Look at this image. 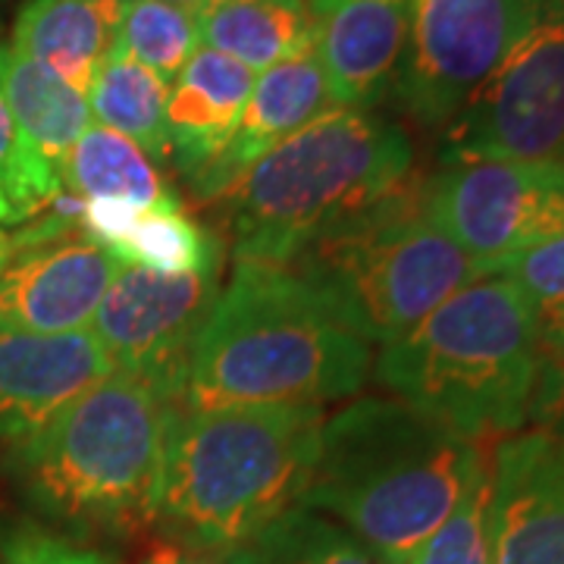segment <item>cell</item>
Segmentation results:
<instances>
[{
  "instance_id": "cell-1",
  "label": "cell",
  "mask_w": 564,
  "mask_h": 564,
  "mask_svg": "<svg viewBox=\"0 0 564 564\" xmlns=\"http://www.w3.org/2000/svg\"><path fill=\"white\" fill-rule=\"evenodd\" d=\"M370 373V343L289 267L236 263L204 323L185 411L245 404H317L355 395Z\"/></svg>"
},
{
  "instance_id": "cell-2",
  "label": "cell",
  "mask_w": 564,
  "mask_h": 564,
  "mask_svg": "<svg viewBox=\"0 0 564 564\" xmlns=\"http://www.w3.org/2000/svg\"><path fill=\"white\" fill-rule=\"evenodd\" d=\"M484 467L480 445L411 404L361 399L323 421L299 508L336 521L389 564H404Z\"/></svg>"
},
{
  "instance_id": "cell-3",
  "label": "cell",
  "mask_w": 564,
  "mask_h": 564,
  "mask_svg": "<svg viewBox=\"0 0 564 564\" xmlns=\"http://www.w3.org/2000/svg\"><path fill=\"white\" fill-rule=\"evenodd\" d=\"M317 404L180 411L166 436L158 521L223 558L302 499L321 448Z\"/></svg>"
},
{
  "instance_id": "cell-4",
  "label": "cell",
  "mask_w": 564,
  "mask_h": 564,
  "mask_svg": "<svg viewBox=\"0 0 564 564\" xmlns=\"http://www.w3.org/2000/svg\"><path fill=\"white\" fill-rule=\"evenodd\" d=\"M414 148L373 110L336 107L254 161L220 198L236 263L289 267L411 182Z\"/></svg>"
},
{
  "instance_id": "cell-5",
  "label": "cell",
  "mask_w": 564,
  "mask_h": 564,
  "mask_svg": "<svg viewBox=\"0 0 564 564\" xmlns=\"http://www.w3.org/2000/svg\"><path fill=\"white\" fill-rule=\"evenodd\" d=\"M180 408L107 377L35 436L7 448L3 470L47 521L76 533H135L158 521L163 452Z\"/></svg>"
},
{
  "instance_id": "cell-6",
  "label": "cell",
  "mask_w": 564,
  "mask_h": 564,
  "mask_svg": "<svg viewBox=\"0 0 564 564\" xmlns=\"http://www.w3.org/2000/svg\"><path fill=\"white\" fill-rule=\"evenodd\" d=\"M540 345L524 295L502 276H484L383 345L377 380L423 417L480 443L527 421Z\"/></svg>"
},
{
  "instance_id": "cell-7",
  "label": "cell",
  "mask_w": 564,
  "mask_h": 564,
  "mask_svg": "<svg viewBox=\"0 0 564 564\" xmlns=\"http://www.w3.org/2000/svg\"><path fill=\"white\" fill-rule=\"evenodd\" d=\"M289 270L311 282L351 333L377 345L408 336L464 285L489 276L430 217L414 182L311 245Z\"/></svg>"
},
{
  "instance_id": "cell-8",
  "label": "cell",
  "mask_w": 564,
  "mask_h": 564,
  "mask_svg": "<svg viewBox=\"0 0 564 564\" xmlns=\"http://www.w3.org/2000/svg\"><path fill=\"white\" fill-rule=\"evenodd\" d=\"M440 161L564 163V0H545L524 39L452 117Z\"/></svg>"
},
{
  "instance_id": "cell-9",
  "label": "cell",
  "mask_w": 564,
  "mask_h": 564,
  "mask_svg": "<svg viewBox=\"0 0 564 564\" xmlns=\"http://www.w3.org/2000/svg\"><path fill=\"white\" fill-rule=\"evenodd\" d=\"M217 295L220 270L158 273L122 263L88 333L98 339L117 377L180 404L195 345Z\"/></svg>"
},
{
  "instance_id": "cell-10",
  "label": "cell",
  "mask_w": 564,
  "mask_h": 564,
  "mask_svg": "<svg viewBox=\"0 0 564 564\" xmlns=\"http://www.w3.org/2000/svg\"><path fill=\"white\" fill-rule=\"evenodd\" d=\"M545 0H414L395 98L426 129H445L524 39Z\"/></svg>"
},
{
  "instance_id": "cell-11",
  "label": "cell",
  "mask_w": 564,
  "mask_h": 564,
  "mask_svg": "<svg viewBox=\"0 0 564 564\" xmlns=\"http://www.w3.org/2000/svg\"><path fill=\"white\" fill-rule=\"evenodd\" d=\"M423 207L486 273L564 232V163H443L421 185Z\"/></svg>"
},
{
  "instance_id": "cell-12",
  "label": "cell",
  "mask_w": 564,
  "mask_h": 564,
  "mask_svg": "<svg viewBox=\"0 0 564 564\" xmlns=\"http://www.w3.org/2000/svg\"><path fill=\"white\" fill-rule=\"evenodd\" d=\"M122 263L85 232L17 239L0 263V329L88 333Z\"/></svg>"
},
{
  "instance_id": "cell-13",
  "label": "cell",
  "mask_w": 564,
  "mask_h": 564,
  "mask_svg": "<svg viewBox=\"0 0 564 564\" xmlns=\"http://www.w3.org/2000/svg\"><path fill=\"white\" fill-rule=\"evenodd\" d=\"M492 564H564V440L511 436L489 464Z\"/></svg>"
},
{
  "instance_id": "cell-14",
  "label": "cell",
  "mask_w": 564,
  "mask_h": 564,
  "mask_svg": "<svg viewBox=\"0 0 564 564\" xmlns=\"http://www.w3.org/2000/svg\"><path fill=\"white\" fill-rule=\"evenodd\" d=\"M414 0H307L311 41L339 107L373 110L395 95Z\"/></svg>"
},
{
  "instance_id": "cell-15",
  "label": "cell",
  "mask_w": 564,
  "mask_h": 564,
  "mask_svg": "<svg viewBox=\"0 0 564 564\" xmlns=\"http://www.w3.org/2000/svg\"><path fill=\"white\" fill-rule=\"evenodd\" d=\"M113 377L91 333L0 329V443L17 445Z\"/></svg>"
},
{
  "instance_id": "cell-16",
  "label": "cell",
  "mask_w": 564,
  "mask_h": 564,
  "mask_svg": "<svg viewBox=\"0 0 564 564\" xmlns=\"http://www.w3.org/2000/svg\"><path fill=\"white\" fill-rule=\"evenodd\" d=\"M329 79L323 73V63L314 51V41H307L285 61L273 63L254 76V88L245 104L242 122L229 148L217 161L192 182L195 195L202 202H217L232 182L263 154H270L276 144L302 132L304 126L321 120L323 113L336 110Z\"/></svg>"
},
{
  "instance_id": "cell-17",
  "label": "cell",
  "mask_w": 564,
  "mask_h": 564,
  "mask_svg": "<svg viewBox=\"0 0 564 564\" xmlns=\"http://www.w3.org/2000/svg\"><path fill=\"white\" fill-rule=\"evenodd\" d=\"M248 66L204 47L170 85L166 132L170 158L188 185L220 158L242 122L245 104L254 88Z\"/></svg>"
},
{
  "instance_id": "cell-18",
  "label": "cell",
  "mask_w": 564,
  "mask_h": 564,
  "mask_svg": "<svg viewBox=\"0 0 564 564\" xmlns=\"http://www.w3.org/2000/svg\"><path fill=\"white\" fill-rule=\"evenodd\" d=\"M79 229L120 263L158 273L220 270V239L176 207L79 202Z\"/></svg>"
},
{
  "instance_id": "cell-19",
  "label": "cell",
  "mask_w": 564,
  "mask_h": 564,
  "mask_svg": "<svg viewBox=\"0 0 564 564\" xmlns=\"http://www.w3.org/2000/svg\"><path fill=\"white\" fill-rule=\"evenodd\" d=\"M120 13L122 0H25L7 44L88 95L113 54Z\"/></svg>"
},
{
  "instance_id": "cell-20",
  "label": "cell",
  "mask_w": 564,
  "mask_h": 564,
  "mask_svg": "<svg viewBox=\"0 0 564 564\" xmlns=\"http://www.w3.org/2000/svg\"><path fill=\"white\" fill-rule=\"evenodd\" d=\"M0 91L32 158L63 182V163L95 126L88 95L0 41Z\"/></svg>"
},
{
  "instance_id": "cell-21",
  "label": "cell",
  "mask_w": 564,
  "mask_h": 564,
  "mask_svg": "<svg viewBox=\"0 0 564 564\" xmlns=\"http://www.w3.org/2000/svg\"><path fill=\"white\" fill-rule=\"evenodd\" d=\"M63 192L76 202L129 204V207H176L180 198L163 180L158 163L135 141L91 126L63 163Z\"/></svg>"
},
{
  "instance_id": "cell-22",
  "label": "cell",
  "mask_w": 564,
  "mask_h": 564,
  "mask_svg": "<svg viewBox=\"0 0 564 564\" xmlns=\"http://www.w3.org/2000/svg\"><path fill=\"white\" fill-rule=\"evenodd\" d=\"M202 44L263 73L311 41L307 0H210L198 10Z\"/></svg>"
},
{
  "instance_id": "cell-23",
  "label": "cell",
  "mask_w": 564,
  "mask_h": 564,
  "mask_svg": "<svg viewBox=\"0 0 564 564\" xmlns=\"http://www.w3.org/2000/svg\"><path fill=\"white\" fill-rule=\"evenodd\" d=\"M166 104L170 82L122 54H110L95 82L88 85V107L95 126L135 141L154 161L170 158Z\"/></svg>"
},
{
  "instance_id": "cell-24",
  "label": "cell",
  "mask_w": 564,
  "mask_h": 564,
  "mask_svg": "<svg viewBox=\"0 0 564 564\" xmlns=\"http://www.w3.org/2000/svg\"><path fill=\"white\" fill-rule=\"evenodd\" d=\"M220 564H389L345 527L307 508H289Z\"/></svg>"
},
{
  "instance_id": "cell-25",
  "label": "cell",
  "mask_w": 564,
  "mask_h": 564,
  "mask_svg": "<svg viewBox=\"0 0 564 564\" xmlns=\"http://www.w3.org/2000/svg\"><path fill=\"white\" fill-rule=\"evenodd\" d=\"M202 51L198 10L163 0H122L113 54L132 57L173 85L188 61Z\"/></svg>"
},
{
  "instance_id": "cell-26",
  "label": "cell",
  "mask_w": 564,
  "mask_h": 564,
  "mask_svg": "<svg viewBox=\"0 0 564 564\" xmlns=\"http://www.w3.org/2000/svg\"><path fill=\"white\" fill-rule=\"evenodd\" d=\"M492 480L489 464L464 492L458 508L436 527L404 564H492Z\"/></svg>"
},
{
  "instance_id": "cell-27",
  "label": "cell",
  "mask_w": 564,
  "mask_h": 564,
  "mask_svg": "<svg viewBox=\"0 0 564 564\" xmlns=\"http://www.w3.org/2000/svg\"><path fill=\"white\" fill-rule=\"evenodd\" d=\"M61 192L63 182L47 173L25 148L0 91V223L13 226L39 217Z\"/></svg>"
},
{
  "instance_id": "cell-28",
  "label": "cell",
  "mask_w": 564,
  "mask_h": 564,
  "mask_svg": "<svg viewBox=\"0 0 564 564\" xmlns=\"http://www.w3.org/2000/svg\"><path fill=\"white\" fill-rule=\"evenodd\" d=\"M492 276L508 280L533 314L540 343L564 333V232L502 261Z\"/></svg>"
},
{
  "instance_id": "cell-29",
  "label": "cell",
  "mask_w": 564,
  "mask_h": 564,
  "mask_svg": "<svg viewBox=\"0 0 564 564\" xmlns=\"http://www.w3.org/2000/svg\"><path fill=\"white\" fill-rule=\"evenodd\" d=\"M0 564H113L95 549H82L39 527H20L0 543Z\"/></svg>"
},
{
  "instance_id": "cell-30",
  "label": "cell",
  "mask_w": 564,
  "mask_h": 564,
  "mask_svg": "<svg viewBox=\"0 0 564 564\" xmlns=\"http://www.w3.org/2000/svg\"><path fill=\"white\" fill-rule=\"evenodd\" d=\"M527 417L536 423H564V333L540 345V370Z\"/></svg>"
},
{
  "instance_id": "cell-31",
  "label": "cell",
  "mask_w": 564,
  "mask_h": 564,
  "mask_svg": "<svg viewBox=\"0 0 564 564\" xmlns=\"http://www.w3.org/2000/svg\"><path fill=\"white\" fill-rule=\"evenodd\" d=\"M141 564H220V558H214V555H207V552H198V549H192V545L166 536V540H154V543L148 545Z\"/></svg>"
},
{
  "instance_id": "cell-32",
  "label": "cell",
  "mask_w": 564,
  "mask_h": 564,
  "mask_svg": "<svg viewBox=\"0 0 564 564\" xmlns=\"http://www.w3.org/2000/svg\"><path fill=\"white\" fill-rule=\"evenodd\" d=\"M163 3H176V7H188V10H204L210 0H163Z\"/></svg>"
},
{
  "instance_id": "cell-33",
  "label": "cell",
  "mask_w": 564,
  "mask_h": 564,
  "mask_svg": "<svg viewBox=\"0 0 564 564\" xmlns=\"http://www.w3.org/2000/svg\"><path fill=\"white\" fill-rule=\"evenodd\" d=\"M3 258H7V239L0 236V263H3Z\"/></svg>"
},
{
  "instance_id": "cell-34",
  "label": "cell",
  "mask_w": 564,
  "mask_h": 564,
  "mask_svg": "<svg viewBox=\"0 0 564 564\" xmlns=\"http://www.w3.org/2000/svg\"><path fill=\"white\" fill-rule=\"evenodd\" d=\"M3 3H7V0H0V7H3Z\"/></svg>"
}]
</instances>
